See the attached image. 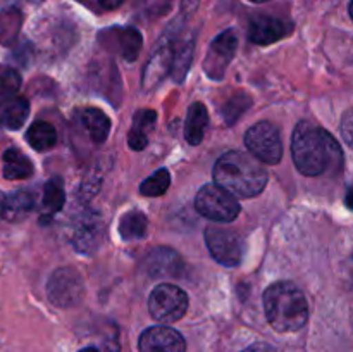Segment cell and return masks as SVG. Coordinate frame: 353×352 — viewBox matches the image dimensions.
<instances>
[{"instance_id":"cell-1","label":"cell","mask_w":353,"mask_h":352,"mask_svg":"<svg viewBox=\"0 0 353 352\" xmlns=\"http://www.w3.org/2000/svg\"><path fill=\"white\" fill-rule=\"evenodd\" d=\"M292 155L296 169L305 176H319L331 162H341L340 145L333 135L310 121H300L292 137Z\"/></svg>"},{"instance_id":"cell-2","label":"cell","mask_w":353,"mask_h":352,"mask_svg":"<svg viewBox=\"0 0 353 352\" xmlns=\"http://www.w3.org/2000/svg\"><path fill=\"white\" fill-rule=\"evenodd\" d=\"M214 183L233 197L252 199L268 185V171L252 154L230 150L216 161Z\"/></svg>"},{"instance_id":"cell-3","label":"cell","mask_w":353,"mask_h":352,"mask_svg":"<svg viewBox=\"0 0 353 352\" xmlns=\"http://www.w3.org/2000/svg\"><path fill=\"white\" fill-rule=\"evenodd\" d=\"M264 309L269 324L279 333L299 331L309 320V302L292 282H279L264 292Z\"/></svg>"},{"instance_id":"cell-4","label":"cell","mask_w":353,"mask_h":352,"mask_svg":"<svg viewBox=\"0 0 353 352\" xmlns=\"http://www.w3.org/2000/svg\"><path fill=\"white\" fill-rule=\"evenodd\" d=\"M195 207L203 217L219 223H230L234 221L240 214L241 207L236 197L228 193L216 183L203 185L195 197Z\"/></svg>"},{"instance_id":"cell-5","label":"cell","mask_w":353,"mask_h":352,"mask_svg":"<svg viewBox=\"0 0 353 352\" xmlns=\"http://www.w3.org/2000/svg\"><path fill=\"white\" fill-rule=\"evenodd\" d=\"M148 311L152 317L161 323L179 321L188 311V295L185 290L171 283H161L148 297Z\"/></svg>"},{"instance_id":"cell-6","label":"cell","mask_w":353,"mask_h":352,"mask_svg":"<svg viewBox=\"0 0 353 352\" xmlns=\"http://www.w3.org/2000/svg\"><path fill=\"white\" fill-rule=\"evenodd\" d=\"M245 145L257 161L265 164H278L283 157V141L279 130L269 121H261L248 128Z\"/></svg>"},{"instance_id":"cell-7","label":"cell","mask_w":353,"mask_h":352,"mask_svg":"<svg viewBox=\"0 0 353 352\" xmlns=\"http://www.w3.org/2000/svg\"><path fill=\"white\" fill-rule=\"evenodd\" d=\"M205 244L209 247L210 254L216 259L219 264L226 266V268H233V266L240 264L241 257H243V238L240 233L230 228L217 226V224H210L205 228Z\"/></svg>"},{"instance_id":"cell-8","label":"cell","mask_w":353,"mask_h":352,"mask_svg":"<svg viewBox=\"0 0 353 352\" xmlns=\"http://www.w3.org/2000/svg\"><path fill=\"white\" fill-rule=\"evenodd\" d=\"M48 299L57 307H72L81 302L85 283L74 268H61L48 280Z\"/></svg>"},{"instance_id":"cell-9","label":"cell","mask_w":353,"mask_h":352,"mask_svg":"<svg viewBox=\"0 0 353 352\" xmlns=\"http://www.w3.org/2000/svg\"><path fill=\"white\" fill-rule=\"evenodd\" d=\"M236 48L238 38L233 30H226L221 35H217L212 40V43H210L207 57L203 61V69H205L207 76L216 79V81L223 79L226 68L233 61Z\"/></svg>"},{"instance_id":"cell-10","label":"cell","mask_w":353,"mask_h":352,"mask_svg":"<svg viewBox=\"0 0 353 352\" xmlns=\"http://www.w3.org/2000/svg\"><path fill=\"white\" fill-rule=\"evenodd\" d=\"M140 352H185L186 342L179 331L169 326H152L141 333L138 342Z\"/></svg>"},{"instance_id":"cell-11","label":"cell","mask_w":353,"mask_h":352,"mask_svg":"<svg viewBox=\"0 0 353 352\" xmlns=\"http://www.w3.org/2000/svg\"><path fill=\"white\" fill-rule=\"evenodd\" d=\"M293 31V24L285 19H278L272 16H257L252 19L248 26V38L252 43L271 45L288 37Z\"/></svg>"},{"instance_id":"cell-12","label":"cell","mask_w":353,"mask_h":352,"mask_svg":"<svg viewBox=\"0 0 353 352\" xmlns=\"http://www.w3.org/2000/svg\"><path fill=\"white\" fill-rule=\"evenodd\" d=\"M183 261L169 247H155L145 255V269L152 278H174V276H181L183 271Z\"/></svg>"},{"instance_id":"cell-13","label":"cell","mask_w":353,"mask_h":352,"mask_svg":"<svg viewBox=\"0 0 353 352\" xmlns=\"http://www.w3.org/2000/svg\"><path fill=\"white\" fill-rule=\"evenodd\" d=\"M172 62V40L164 38L161 43L155 47L154 54L150 55L147 68L143 71V88H154L159 81H162L165 75L171 71Z\"/></svg>"},{"instance_id":"cell-14","label":"cell","mask_w":353,"mask_h":352,"mask_svg":"<svg viewBox=\"0 0 353 352\" xmlns=\"http://www.w3.org/2000/svg\"><path fill=\"white\" fill-rule=\"evenodd\" d=\"M33 195L26 192V190H17V192L10 193V195H6L0 217H3L9 223H17V221L26 219V216L33 211Z\"/></svg>"},{"instance_id":"cell-15","label":"cell","mask_w":353,"mask_h":352,"mask_svg":"<svg viewBox=\"0 0 353 352\" xmlns=\"http://www.w3.org/2000/svg\"><path fill=\"white\" fill-rule=\"evenodd\" d=\"M102 221H100L99 216H90L85 217L83 223H79L76 226L74 231V244L76 248L79 252H85V254H90L93 248L99 245L100 237H102Z\"/></svg>"},{"instance_id":"cell-16","label":"cell","mask_w":353,"mask_h":352,"mask_svg":"<svg viewBox=\"0 0 353 352\" xmlns=\"http://www.w3.org/2000/svg\"><path fill=\"white\" fill-rule=\"evenodd\" d=\"M209 124V113L202 102H193L188 107L185 123V138L190 145H200Z\"/></svg>"},{"instance_id":"cell-17","label":"cell","mask_w":353,"mask_h":352,"mask_svg":"<svg viewBox=\"0 0 353 352\" xmlns=\"http://www.w3.org/2000/svg\"><path fill=\"white\" fill-rule=\"evenodd\" d=\"M157 114L155 110L141 109L134 114L133 126H131L130 135H128V145L133 150H143L148 144V131L154 128Z\"/></svg>"},{"instance_id":"cell-18","label":"cell","mask_w":353,"mask_h":352,"mask_svg":"<svg viewBox=\"0 0 353 352\" xmlns=\"http://www.w3.org/2000/svg\"><path fill=\"white\" fill-rule=\"evenodd\" d=\"M33 162L17 148H7L3 152V176L7 179H26L33 176Z\"/></svg>"},{"instance_id":"cell-19","label":"cell","mask_w":353,"mask_h":352,"mask_svg":"<svg viewBox=\"0 0 353 352\" xmlns=\"http://www.w3.org/2000/svg\"><path fill=\"white\" fill-rule=\"evenodd\" d=\"M81 123L95 144H103L109 137L110 119L97 107H86L81 113Z\"/></svg>"},{"instance_id":"cell-20","label":"cell","mask_w":353,"mask_h":352,"mask_svg":"<svg viewBox=\"0 0 353 352\" xmlns=\"http://www.w3.org/2000/svg\"><path fill=\"white\" fill-rule=\"evenodd\" d=\"M193 59V38L186 37L179 41H172V62L171 72L176 81L181 83L188 72Z\"/></svg>"},{"instance_id":"cell-21","label":"cell","mask_w":353,"mask_h":352,"mask_svg":"<svg viewBox=\"0 0 353 352\" xmlns=\"http://www.w3.org/2000/svg\"><path fill=\"white\" fill-rule=\"evenodd\" d=\"M114 31V40H116L119 54L123 55L124 61L133 62L137 61L138 54L141 50V35L137 28H117Z\"/></svg>"},{"instance_id":"cell-22","label":"cell","mask_w":353,"mask_h":352,"mask_svg":"<svg viewBox=\"0 0 353 352\" xmlns=\"http://www.w3.org/2000/svg\"><path fill=\"white\" fill-rule=\"evenodd\" d=\"M30 116V102L24 97H14L3 106L0 113V123L9 130H19Z\"/></svg>"},{"instance_id":"cell-23","label":"cell","mask_w":353,"mask_h":352,"mask_svg":"<svg viewBox=\"0 0 353 352\" xmlns=\"http://www.w3.org/2000/svg\"><path fill=\"white\" fill-rule=\"evenodd\" d=\"M148 219L141 211H130L119 221V235L123 240H141L147 237Z\"/></svg>"},{"instance_id":"cell-24","label":"cell","mask_w":353,"mask_h":352,"mask_svg":"<svg viewBox=\"0 0 353 352\" xmlns=\"http://www.w3.org/2000/svg\"><path fill=\"white\" fill-rule=\"evenodd\" d=\"M28 144L31 145L37 150L43 152L48 148L54 147L57 144V131L52 126L50 123H45V121H37L30 126L26 133Z\"/></svg>"},{"instance_id":"cell-25","label":"cell","mask_w":353,"mask_h":352,"mask_svg":"<svg viewBox=\"0 0 353 352\" xmlns=\"http://www.w3.org/2000/svg\"><path fill=\"white\" fill-rule=\"evenodd\" d=\"M65 200L64 185L61 178H54L47 182L43 188V199H41V209H43V217H52L55 213L62 209Z\"/></svg>"},{"instance_id":"cell-26","label":"cell","mask_w":353,"mask_h":352,"mask_svg":"<svg viewBox=\"0 0 353 352\" xmlns=\"http://www.w3.org/2000/svg\"><path fill=\"white\" fill-rule=\"evenodd\" d=\"M171 185V176L168 169H159L150 178L145 179L140 185V193L145 197H161L168 192Z\"/></svg>"},{"instance_id":"cell-27","label":"cell","mask_w":353,"mask_h":352,"mask_svg":"<svg viewBox=\"0 0 353 352\" xmlns=\"http://www.w3.org/2000/svg\"><path fill=\"white\" fill-rule=\"evenodd\" d=\"M21 86V76L12 68H0V104H7L16 97Z\"/></svg>"},{"instance_id":"cell-28","label":"cell","mask_w":353,"mask_h":352,"mask_svg":"<svg viewBox=\"0 0 353 352\" xmlns=\"http://www.w3.org/2000/svg\"><path fill=\"white\" fill-rule=\"evenodd\" d=\"M250 106V99H248L247 95H238V97H234V99H231L230 102L226 104V107H224L223 109V113H224V117H228V114L231 113V110H234L233 113V117H231V123H234V121L238 119V116H240L241 113H245V110H247V107Z\"/></svg>"},{"instance_id":"cell-29","label":"cell","mask_w":353,"mask_h":352,"mask_svg":"<svg viewBox=\"0 0 353 352\" xmlns=\"http://www.w3.org/2000/svg\"><path fill=\"white\" fill-rule=\"evenodd\" d=\"M343 131H345V138H347L348 144H352V119H350V110H347L343 119Z\"/></svg>"},{"instance_id":"cell-30","label":"cell","mask_w":353,"mask_h":352,"mask_svg":"<svg viewBox=\"0 0 353 352\" xmlns=\"http://www.w3.org/2000/svg\"><path fill=\"white\" fill-rule=\"evenodd\" d=\"M243 352H276V349L271 347L269 344H254L245 349Z\"/></svg>"},{"instance_id":"cell-31","label":"cell","mask_w":353,"mask_h":352,"mask_svg":"<svg viewBox=\"0 0 353 352\" xmlns=\"http://www.w3.org/2000/svg\"><path fill=\"white\" fill-rule=\"evenodd\" d=\"M123 2H124V0H99L100 7H103L105 10L117 9V7H119Z\"/></svg>"},{"instance_id":"cell-32","label":"cell","mask_w":353,"mask_h":352,"mask_svg":"<svg viewBox=\"0 0 353 352\" xmlns=\"http://www.w3.org/2000/svg\"><path fill=\"white\" fill-rule=\"evenodd\" d=\"M196 2H199V0H181V3H183V9H193V7L196 6Z\"/></svg>"},{"instance_id":"cell-33","label":"cell","mask_w":353,"mask_h":352,"mask_svg":"<svg viewBox=\"0 0 353 352\" xmlns=\"http://www.w3.org/2000/svg\"><path fill=\"white\" fill-rule=\"evenodd\" d=\"M79 352H100V351H99V349H95V347H85V349H81Z\"/></svg>"},{"instance_id":"cell-34","label":"cell","mask_w":353,"mask_h":352,"mask_svg":"<svg viewBox=\"0 0 353 352\" xmlns=\"http://www.w3.org/2000/svg\"><path fill=\"white\" fill-rule=\"evenodd\" d=\"M3 200H6V195L0 192V214H2V206H3Z\"/></svg>"},{"instance_id":"cell-35","label":"cell","mask_w":353,"mask_h":352,"mask_svg":"<svg viewBox=\"0 0 353 352\" xmlns=\"http://www.w3.org/2000/svg\"><path fill=\"white\" fill-rule=\"evenodd\" d=\"M250 2H255V3H262V2H268V0H250Z\"/></svg>"}]
</instances>
